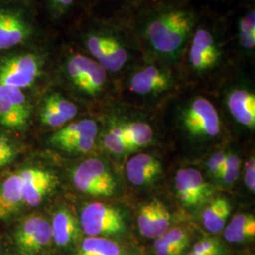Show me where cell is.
<instances>
[{
  "label": "cell",
  "mask_w": 255,
  "mask_h": 255,
  "mask_svg": "<svg viewBox=\"0 0 255 255\" xmlns=\"http://www.w3.org/2000/svg\"><path fill=\"white\" fill-rule=\"evenodd\" d=\"M29 35V27L18 15L0 11V49L18 46Z\"/></svg>",
  "instance_id": "obj_17"
},
{
  "label": "cell",
  "mask_w": 255,
  "mask_h": 255,
  "mask_svg": "<svg viewBox=\"0 0 255 255\" xmlns=\"http://www.w3.org/2000/svg\"><path fill=\"white\" fill-rule=\"evenodd\" d=\"M91 132H98L97 123L93 119H82L70 123L56 131L50 138V143L52 146H57L74 137Z\"/></svg>",
  "instance_id": "obj_25"
},
{
  "label": "cell",
  "mask_w": 255,
  "mask_h": 255,
  "mask_svg": "<svg viewBox=\"0 0 255 255\" xmlns=\"http://www.w3.org/2000/svg\"><path fill=\"white\" fill-rule=\"evenodd\" d=\"M77 255H125V252L108 238L89 237L82 241Z\"/></svg>",
  "instance_id": "obj_24"
},
{
  "label": "cell",
  "mask_w": 255,
  "mask_h": 255,
  "mask_svg": "<svg viewBox=\"0 0 255 255\" xmlns=\"http://www.w3.org/2000/svg\"><path fill=\"white\" fill-rule=\"evenodd\" d=\"M224 37L220 25L201 17L182 56L191 72L204 76L224 63L227 54Z\"/></svg>",
  "instance_id": "obj_3"
},
{
  "label": "cell",
  "mask_w": 255,
  "mask_h": 255,
  "mask_svg": "<svg viewBox=\"0 0 255 255\" xmlns=\"http://www.w3.org/2000/svg\"><path fill=\"white\" fill-rule=\"evenodd\" d=\"M245 183L249 190L255 192V158H251L245 165Z\"/></svg>",
  "instance_id": "obj_35"
},
{
  "label": "cell",
  "mask_w": 255,
  "mask_h": 255,
  "mask_svg": "<svg viewBox=\"0 0 255 255\" xmlns=\"http://www.w3.org/2000/svg\"><path fill=\"white\" fill-rule=\"evenodd\" d=\"M175 188L182 204L196 207L206 201L211 195V186L201 172L194 168L180 169L175 178Z\"/></svg>",
  "instance_id": "obj_12"
},
{
  "label": "cell",
  "mask_w": 255,
  "mask_h": 255,
  "mask_svg": "<svg viewBox=\"0 0 255 255\" xmlns=\"http://www.w3.org/2000/svg\"><path fill=\"white\" fill-rule=\"evenodd\" d=\"M240 167H241L240 158L237 155L228 153L226 157L225 164L219 176V179H221L227 185L233 184L237 181L239 176Z\"/></svg>",
  "instance_id": "obj_30"
},
{
  "label": "cell",
  "mask_w": 255,
  "mask_h": 255,
  "mask_svg": "<svg viewBox=\"0 0 255 255\" xmlns=\"http://www.w3.org/2000/svg\"><path fill=\"white\" fill-rule=\"evenodd\" d=\"M64 70L74 87L89 98H99L107 90L109 73L90 56L70 55L65 61Z\"/></svg>",
  "instance_id": "obj_5"
},
{
  "label": "cell",
  "mask_w": 255,
  "mask_h": 255,
  "mask_svg": "<svg viewBox=\"0 0 255 255\" xmlns=\"http://www.w3.org/2000/svg\"><path fill=\"white\" fill-rule=\"evenodd\" d=\"M40 119L43 124L51 128L62 127L67 122L60 114L45 103H43L40 111Z\"/></svg>",
  "instance_id": "obj_32"
},
{
  "label": "cell",
  "mask_w": 255,
  "mask_h": 255,
  "mask_svg": "<svg viewBox=\"0 0 255 255\" xmlns=\"http://www.w3.org/2000/svg\"><path fill=\"white\" fill-rule=\"evenodd\" d=\"M29 105L22 89L0 85V124L21 128L27 124Z\"/></svg>",
  "instance_id": "obj_11"
},
{
  "label": "cell",
  "mask_w": 255,
  "mask_h": 255,
  "mask_svg": "<svg viewBox=\"0 0 255 255\" xmlns=\"http://www.w3.org/2000/svg\"><path fill=\"white\" fill-rule=\"evenodd\" d=\"M23 201L22 179L14 174L0 182V219H7L21 207Z\"/></svg>",
  "instance_id": "obj_18"
},
{
  "label": "cell",
  "mask_w": 255,
  "mask_h": 255,
  "mask_svg": "<svg viewBox=\"0 0 255 255\" xmlns=\"http://www.w3.org/2000/svg\"><path fill=\"white\" fill-rule=\"evenodd\" d=\"M42 67V60L35 54L12 56L0 63V85L27 88L35 82Z\"/></svg>",
  "instance_id": "obj_9"
},
{
  "label": "cell",
  "mask_w": 255,
  "mask_h": 255,
  "mask_svg": "<svg viewBox=\"0 0 255 255\" xmlns=\"http://www.w3.org/2000/svg\"><path fill=\"white\" fill-rule=\"evenodd\" d=\"M225 105L231 117L240 125L255 128V94L247 87L236 86L225 96Z\"/></svg>",
  "instance_id": "obj_15"
},
{
  "label": "cell",
  "mask_w": 255,
  "mask_h": 255,
  "mask_svg": "<svg viewBox=\"0 0 255 255\" xmlns=\"http://www.w3.org/2000/svg\"><path fill=\"white\" fill-rule=\"evenodd\" d=\"M171 223L170 212L164 202L153 200L141 207L137 218L138 229L143 237L156 239L164 234Z\"/></svg>",
  "instance_id": "obj_13"
},
{
  "label": "cell",
  "mask_w": 255,
  "mask_h": 255,
  "mask_svg": "<svg viewBox=\"0 0 255 255\" xmlns=\"http://www.w3.org/2000/svg\"><path fill=\"white\" fill-rule=\"evenodd\" d=\"M224 230V238L231 243H243L255 236V219L251 214L236 215Z\"/></svg>",
  "instance_id": "obj_22"
},
{
  "label": "cell",
  "mask_w": 255,
  "mask_h": 255,
  "mask_svg": "<svg viewBox=\"0 0 255 255\" xmlns=\"http://www.w3.org/2000/svg\"><path fill=\"white\" fill-rule=\"evenodd\" d=\"M15 156V150L9 141L0 135V168L10 164Z\"/></svg>",
  "instance_id": "obj_33"
},
{
  "label": "cell",
  "mask_w": 255,
  "mask_h": 255,
  "mask_svg": "<svg viewBox=\"0 0 255 255\" xmlns=\"http://www.w3.org/2000/svg\"><path fill=\"white\" fill-rule=\"evenodd\" d=\"M122 125L128 151L147 146L153 139L152 128L144 121L132 120Z\"/></svg>",
  "instance_id": "obj_23"
},
{
  "label": "cell",
  "mask_w": 255,
  "mask_h": 255,
  "mask_svg": "<svg viewBox=\"0 0 255 255\" xmlns=\"http://www.w3.org/2000/svg\"><path fill=\"white\" fill-rule=\"evenodd\" d=\"M104 146L111 153L121 155L128 151L122 123L114 122L103 139Z\"/></svg>",
  "instance_id": "obj_26"
},
{
  "label": "cell",
  "mask_w": 255,
  "mask_h": 255,
  "mask_svg": "<svg viewBox=\"0 0 255 255\" xmlns=\"http://www.w3.org/2000/svg\"><path fill=\"white\" fill-rule=\"evenodd\" d=\"M182 0H151V6H158V5H165V4H171L176 2H181Z\"/></svg>",
  "instance_id": "obj_38"
},
{
  "label": "cell",
  "mask_w": 255,
  "mask_h": 255,
  "mask_svg": "<svg viewBox=\"0 0 255 255\" xmlns=\"http://www.w3.org/2000/svg\"><path fill=\"white\" fill-rule=\"evenodd\" d=\"M128 182L136 186H144L162 173V164L154 156L138 154L130 158L126 164Z\"/></svg>",
  "instance_id": "obj_16"
},
{
  "label": "cell",
  "mask_w": 255,
  "mask_h": 255,
  "mask_svg": "<svg viewBox=\"0 0 255 255\" xmlns=\"http://www.w3.org/2000/svg\"><path fill=\"white\" fill-rule=\"evenodd\" d=\"M23 201L30 207L39 205L53 189L57 179L54 174L39 168H29L20 173Z\"/></svg>",
  "instance_id": "obj_14"
},
{
  "label": "cell",
  "mask_w": 255,
  "mask_h": 255,
  "mask_svg": "<svg viewBox=\"0 0 255 255\" xmlns=\"http://www.w3.org/2000/svg\"><path fill=\"white\" fill-rule=\"evenodd\" d=\"M76 0H50L52 8L59 14L65 12L73 5Z\"/></svg>",
  "instance_id": "obj_37"
},
{
  "label": "cell",
  "mask_w": 255,
  "mask_h": 255,
  "mask_svg": "<svg viewBox=\"0 0 255 255\" xmlns=\"http://www.w3.org/2000/svg\"><path fill=\"white\" fill-rule=\"evenodd\" d=\"M189 243V237L182 228L168 229L161 237L156 238L154 245L177 246L186 248Z\"/></svg>",
  "instance_id": "obj_29"
},
{
  "label": "cell",
  "mask_w": 255,
  "mask_h": 255,
  "mask_svg": "<svg viewBox=\"0 0 255 255\" xmlns=\"http://www.w3.org/2000/svg\"><path fill=\"white\" fill-rule=\"evenodd\" d=\"M187 255H197V254H195V253H193V252H190L189 254Z\"/></svg>",
  "instance_id": "obj_39"
},
{
  "label": "cell",
  "mask_w": 255,
  "mask_h": 255,
  "mask_svg": "<svg viewBox=\"0 0 255 255\" xmlns=\"http://www.w3.org/2000/svg\"><path fill=\"white\" fill-rule=\"evenodd\" d=\"M231 214V204L224 198H218L212 201L202 213V223L210 233L218 234L226 226Z\"/></svg>",
  "instance_id": "obj_20"
},
{
  "label": "cell",
  "mask_w": 255,
  "mask_h": 255,
  "mask_svg": "<svg viewBox=\"0 0 255 255\" xmlns=\"http://www.w3.org/2000/svg\"><path fill=\"white\" fill-rule=\"evenodd\" d=\"M237 46L241 54L252 57L255 51V10L250 8L238 18Z\"/></svg>",
  "instance_id": "obj_21"
},
{
  "label": "cell",
  "mask_w": 255,
  "mask_h": 255,
  "mask_svg": "<svg viewBox=\"0 0 255 255\" xmlns=\"http://www.w3.org/2000/svg\"><path fill=\"white\" fill-rule=\"evenodd\" d=\"M201 18L199 10L182 1L152 6L135 22L131 36L141 54L174 65Z\"/></svg>",
  "instance_id": "obj_1"
},
{
  "label": "cell",
  "mask_w": 255,
  "mask_h": 255,
  "mask_svg": "<svg viewBox=\"0 0 255 255\" xmlns=\"http://www.w3.org/2000/svg\"><path fill=\"white\" fill-rule=\"evenodd\" d=\"M127 80L128 90L143 99H153L171 91L176 84V77L171 66L142 55L134 62Z\"/></svg>",
  "instance_id": "obj_4"
},
{
  "label": "cell",
  "mask_w": 255,
  "mask_h": 255,
  "mask_svg": "<svg viewBox=\"0 0 255 255\" xmlns=\"http://www.w3.org/2000/svg\"><path fill=\"white\" fill-rule=\"evenodd\" d=\"M43 103L60 114L66 121L73 119L78 114L77 105L59 93L49 94Z\"/></svg>",
  "instance_id": "obj_27"
},
{
  "label": "cell",
  "mask_w": 255,
  "mask_h": 255,
  "mask_svg": "<svg viewBox=\"0 0 255 255\" xmlns=\"http://www.w3.org/2000/svg\"><path fill=\"white\" fill-rule=\"evenodd\" d=\"M192 252L201 255H221L222 247L215 238H203L194 245Z\"/></svg>",
  "instance_id": "obj_31"
},
{
  "label": "cell",
  "mask_w": 255,
  "mask_h": 255,
  "mask_svg": "<svg viewBox=\"0 0 255 255\" xmlns=\"http://www.w3.org/2000/svg\"><path fill=\"white\" fill-rule=\"evenodd\" d=\"M73 183L79 191L92 196L110 197L117 190V182L107 165L99 159H89L77 166Z\"/></svg>",
  "instance_id": "obj_8"
},
{
  "label": "cell",
  "mask_w": 255,
  "mask_h": 255,
  "mask_svg": "<svg viewBox=\"0 0 255 255\" xmlns=\"http://www.w3.org/2000/svg\"><path fill=\"white\" fill-rule=\"evenodd\" d=\"M82 41L89 56L109 74L119 73L141 54L130 33L107 22L91 28Z\"/></svg>",
  "instance_id": "obj_2"
},
{
  "label": "cell",
  "mask_w": 255,
  "mask_h": 255,
  "mask_svg": "<svg viewBox=\"0 0 255 255\" xmlns=\"http://www.w3.org/2000/svg\"><path fill=\"white\" fill-rule=\"evenodd\" d=\"M183 129L192 137L209 139L219 135L221 121L219 112L211 101L202 96L190 99L180 110Z\"/></svg>",
  "instance_id": "obj_6"
},
{
  "label": "cell",
  "mask_w": 255,
  "mask_h": 255,
  "mask_svg": "<svg viewBox=\"0 0 255 255\" xmlns=\"http://www.w3.org/2000/svg\"><path fill=\"white\" fill-rule=\"evenodd\" d=\"M81 227L89 237L119 235L125 230V221L119 210L102 202H91L82 211Z\"/></svg>",
  "instance_id": "obj_7"
},
{
  "label": "cell",
  "mask_w": 255,
  "mask_h": 255,
  "mask_svg": "<svg viewBox=\"0 0 255 255\" xmlns=\"http://www.w3.org/2000/svg\"><path fill=\"white\" fill-rule=\"evenodd\" d=\"M154 249L156 255H182L186 248L154 245Z\"/></svg>",
  "instance_id": "obj_36"
},
{
  "label": "cell",
  "mask_w": 255,
  "mask_h": 255,
  "mask_svg": "<svg viewBox=\"0 0 255 255\" xmlns=\"http://www.w3.org/2000/svg\"><path fill=\"white\" fill-rule=\"evenodd\" d=\"M50 225L52 239L58 246H68L72 244L79 236L80 226L78 220L67 210L58 211Z\"/></svg>",
  "instance_id": "obj_19"
},
{
  "label": "cell",
  "mask_w": 255,
  "mask_h": 255,
  "mask_svg": "<svg viewBox=\"0 0 255 255\" xmlns=\"http://www.w3.org/2000/svg\"><path fill=\"white\" fill-rule=\"evenodd\" d=\"M15 243L21 255H37L52 240L50 223L41 217H29L15 233Z\"/></svg>",
  "instance_id": "obj_10"
},
{
  "label": "cell",
  "mask_w": 255,
  "mask_h": 255,
  "mask_svg": "<svg viewBox=\"0 0 255 255\" xmlns=\"http://www.w3.org/2000/svg\"><path fill=\"white\" fill-rule=\"evenodd\" d=\"M98 132H91L82 134L80 136H76L69 139L65 142L61 143L56 146L67 152H76V153H86L90 151L95 145V141L97 138Z\"/></svg>",
  "instance_id": "obj_28"
},
{
  "label": "cell",
  "mask_w": 255,
  "mask_h": 255,
  "mask_svg": "<svg viewBox=\"0 0 255 255\" xmlns=\"http://www.w3.org/2000/svg\"><path fill=\"white\" fill-rule=\"evenodd\" d=\"M227 152L224 151H219L216 154L212 155L211 158L208 160V169L210 173L212 174L214 177L219 178L220 173L222 171V168L225 164L226 157H227Z\"/></svg>",
  "instance_id": "obj_34"
}]
</instances>
